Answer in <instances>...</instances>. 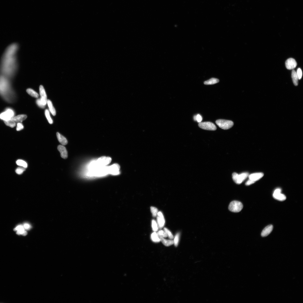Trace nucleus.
Returning <instances> with one entry per match:
<instances>
[{
	"instance_id": "1",
	"label": "nucleus",
	"mask_w": 303,
	"mask_h": 303,
	"mask_svg": "<svg viewBox=\"0 0 303 303\" xmlns=\"http://www.w3.org/2000/svg\"><path fill=\"white\" fill-rule=\"evenodd\" d=\"M18 48V44L14 43L5 50L0 64V74L9 78L15 75L18 67L16 55Z\"/></svg>"
},
{
	"instance_id": "2",
	"label": "nucleus",
	"mask_w": 303,
	"mask_h": 303,
	"mask_svg": "<svg viewBox=\"0 0 303 303\" xmlns=\"http://www.w3.org/2000/svg\"><path fill=\"white\" fill-rule=\"evenodd\" d=\"M9 78L4 75L0 74V93L2 95L3 94L5 91L4 95H6V91L10 90L11 85Z\"/></svg>"
},
{
	"instance_id": "3",
	"label": "nucleus",
	"mask_w": 303,
	"mask_h": 303,
	"mask_svg": "<svg viewBox=\"0 0 303 303\" xmlns=\"http://www.w3.org/2000/svg\"><path fill=\"white\" fill-rule=\"evenodd\" d=\"M216 123L220 128L224 130H227L231 128L234 125L232 121L223 119L218 120Z\"/></svg>"
},
{
	"instance_id": "4",
	"label": "nucleus",
	"mask_w": 303,
	"mask_h": 303,
	"mask_svg": "<svg viewBox=\"0 0 303 303\" xmlns=\"http://www.w3.org/2000/svg\"><path fill=\"white\" fill-rule=\"evenodd\" d=\"M243 208V205L242 203L237 201H233L230 204L229 209L231 212L238 213L242 211Z\"/></svg>"
},
{
	"instance_id": "5",
	"label": "nucleus",
	"mask_w": 303,
	"mask_h": 303,
	"mask_svg": "<svg viewBox=\"0 0 303 303\" xmlns=\"http://www.w3.org/2000/svg\"><path fill=\"white\" fill-rule=\"evenodd\" d=\"M247 173H243L239 174L236 173H233L232 174V178L234 182L237 184H240L249 176Z\"/></svg>"
},
{
	"instance_id": "6",
	"label": "nucleus",
	"mask_w": 303,
	"mask_h": 303,
	"mask_svg": "<svg viewBox=\"0 0 303 303\" xmlns=\"http://www.w3.org/2000/svg\"><path fill=\"white\" fill-rule=\"evenodd\" d=\"M14 112L13 110L8 109L4 112L0 114V119L4 121L10 120L14 117Z\"/></svg>"
},
{
	"instance_id": "7",
	"label": "nucleus",
	"mask_w": 303,
	"mask_h": 303,
	"mask_svg": "<svg viewBox=\"0 0 303 303\" xmlns=\"http://www.w3.org/2000/svg\"><path fill=\"white\" fill-rule=\"evenodd\" d=\"M198 126L200 128L206 130L215 131L217 129L215 124L210 122H200L198 124Z\"/></svg>"
},
{
	"instance_id": "8",
	"label": "nucleus",
	"mask_w": 303,
	"mask_h": 303,
	"mask_svg": "<svg viewBox=\"0 0 303 303\" xmlns=\"http://www.w3.org/2000/svg\"><path fill=\"white\" fill-rule=\"evenodd\" d=\"M112 159L111 157L103 156L98 158L97 163L99 166H105L110 163Z\"/></svg>"
},
{
	"instance_id": "9",
	"label": "nucleus",
	"mask_w": 303,
	"mask_h": 303,
	"mask_svg": "<svg viewBox=\"0 0 303 303\" xmlns=\"http://www.w3.org/2000/svg\"><path fill=\"white\" fill-rule=\"evenodd\" d=\"M281 191L280 189H276L274 192L273 196L276 200L283 201L286 199V197L284 194H281Z\"/></svg>"
},
{
	"instance_id": "10",
	"label": "nucleus",
	"mask_w": 303,
	"mask_h": 303,
	"mask_svg": "<svg viewBox=\"0 0 303 303\" xmlns=\"http://www.w3.org/2000/svg\"><path fill=\"white\" fill-rule=\"evenodd\" d=\"M40 94L41 97L40 98V101L42 103L44 106H46L47 103V96L45 89L42 85H40L39 87Z\"/></svg>"
},
{
	"instance_id": "11",
	"label": "nucleus",
	"mask_w": 303,
	"mask_h": 303,
	"mask_svg": "<svg viewBox=\"0 0 303 303\" xmlns=\"http://www.w3.org/2000/svg\"><path fill=\"white\" fill-rule=\"evenodd\" d=\"M120 166L118 164L115 163L109 167V173L112 174L117 175L119 174Z\"/></svg>"
},
{
	"instance_id": "12",
	"label": "nucleus",
	"mask_w": 303,
	"mask_h": 303,
	"mask_svg": "<svg viewBox=\"0 0 303 303\" xmlns=\"http://www.w3.org/2000/svg\"><path fill=\"white\" fill-rule=\"evenodd\" d=\"M297 63L294 59L289 58L285 62V66L286 68L289 70H292L296 68Z\"/></svg>"
},
{
	"instance_id": "13",
	"label": "nucleus",
	"mask_w": 303,
	"mask_h": 303,
	"mask_svg": "<svg viewBox=\"0 0 303 303\" xmlns=\"http://www.w3.org/2000/svg\"><path fill=\"white\" fill-rule=\"evenodd\" d=\"M158 217L157 218V224L158 228L161 229L164 227L165 223V219L162 213L161 212H158Z\"/></svg>"
},
{
	"instance_id": "14",
	"label": "nucleus",
	"mask_w": 303,
	"mask_h": 303,
	"mask_svg": "<svg viewBox=\"0 0 303 303\" xmlns=\"http://www.w3.org/2000/svg\"><path fill=\"white\" fill-rule=\"evenodd\" d=\"M101 167L98 168L96 170V175L99 176H102L109 173V167H106L105 166Z\"/></svg>"
},
{
	"instance_id": "15",
	"label": "nucleus",
	"mask_w": 303,
	"mask_h": 303,
	"mask_svg": "<svg viewBox=\"0 0 303 303\" xmlns=\"http://www.w3.org/2000/svg\"><path fill=\"white\" fill-rule=\"evenodd\" d=\"M58 149L61 153L62 158L66 159L68 158V153L66 148L63 145H59L58 146Z\"/></svg>"
},
{
	"instance_id": "16",
	"label": "nucleus",
	"mask_w": 303,
	"mask_h": 303,
	"mask_svg": "<svg viewBox=\"0 0 303 303\" xmlns=\"http://www.w3.org/2000/svg\"><path fill=\"white\" fill-rule=\"evenodd\" d=\"M264 174L262 173H256L252 174L249 175V179L250 180L254 181L255 182L256 181L259 180L264 176Z\"/></svg>"
},
{
	"instance_id": "17",
	"label": "nucleus",
	"mask_w": 303,
	"mask_h": 303,
	"mask_svg": "<svg viewBox=\"0 0 303 303\" xmlns=\"http://www.w3.org/2000/svg\"><path fill=\"white\" fill-rule=\"evenodd\" d=\"M273 229V226L272 225H270L266 227L262 230L261 233V236L263 237L267 236L271 233Z\"/></svg>"
},
{
	"instance_id": "18",
	"label": "nucleus",
	"mask_w": 303,
	"mask_h": 303,
	"mask_svg": "<svg viewBox=\"0 0 303 303\" xmlns=\"http://www.w3.org/2000/svg\"><path fill=\"white\" fill-rule=\"evenodd\" d=\"M27 116L25 115H20L17 116L13 117L11 119L16 123H22L23 121L26 120Z\"/></svg>"
},
{
	"instance_id": "19",
	"label": "nucleus",
	"mask_w": 303,
	"mask_h": 303,
	"mask_svg": "<svg viewBox=\"0 0 303 303\" xmlns=\"http://www.w3.org/2000/svg\"><path fill=\"white\" fill-rule=\"evenodd\" d=\"M57 136L58 140L63 145H66L68 144V141L66 138L59 133H57Z\"/></svg>"
},
{
	"instance_id": "20",
	"label": "nucleus",
	"mask_w": 303,
	"mask_h": 303,
	"mask_svg": "<svg viewBox=\"0 0 303 303\" xmlns=\"http://www.w3.org/2000/svg\"><path fill=\"white\" fill-rule=\"evenodd\" d=\"M159 238L163 244L166 246H169L173 244V241L172 240H166L162 237H159Z\"/></svg>"
},
{
	"instance_id": "21",
	"label": "nucleus",
	"mask_w": 303,
	"mask_h": 303,
	"mask_svg": "<svg viewBox=\"0 0 303 303\" xmlns=\"http://www.w3.org/2000/svg\"><path fill=\"white\" fill-rule=\"evenodd\" d=\"M292 78L294 85L296 86L298 85L299 79L296 72L294 70H293L292 71Z\"/></svg>"
},
{
	"instance_id": "22",
	"label": "nucleus",
	"mask_w": 303,
	"mask_h": 303,
	"mask_svg": "<svg viewBox=\"0 0 303 303\" xmlns=\"http://www.w3.org/2000/svg\"><path fill=\"white\" fill-rule=\"evenodd\" d=\"M47 103L48 106L49 108V110L52 113V114L54 116H55L56 114V111L54 107H53L52 103V102L49 100H48L47 101Z\"/></svg>"
},
{
	"instance_id": "23",
	"label": "nucleus",
	"mask_w": 303,
	"mask_h": 303,
	"mask_svg": "<svg viewBox=\"0 0 303 303\" xmlns=\"http://www.w3.org/2000/svg\"><path fill=\"white\" fill-rule=\"evenodd\" d=\"M219 82V80L217 78H211L209 79V80L206 81L204 83L205 85H212L215 84Z\"/></svg>"
},
{
	"instance_id": "24",
	"label": "nucleus",
	"mask_w": 303,
	"mask_h": 303,
	"mask_svg": "<svg viewBox=\"0 0 303 303\" xmlns=\"http://www.w3.org/2000/svg\"><path fill=\"white\" fill-rule=\"evenodd\" d=\"M27 93L32 97L37 98L39 97V95L34 90L31 88H28L26 90Z\"/></svg>"
},
{
	"instance_id": "25",
	"label": "nucleus",
	"mask_w": 303,
	"mask_h": 303,
	"mask_svg": "<svg viewBox=\"0 0 303 303\" xmlns=\"http://www.w3.org/2000/svg\"><path fill=\"white\" fill-rule=\"evenodd\" d=\"M151 238L152 240L154 242H158L161 241L159 237L156 232H154L152 233Z\"/></svg>"
},
{
	"instance_id": "26",
	"label": "nucleus",
	"mask_w": 303,
	"mask_h": 303,
	"mask_svg": "<svg viewBox=\"0 0 303 303\" xmlns=\"http://www.w3.org/2000/svg\"><path fill=\"white\" fill-rule=\"evenodd\" d=\"M4 122L5 125L7 126L12 127V128L15 127L16 124V123L12 120L11 119L8 121H4Z\"/></svg>"
},
{
	"instance_id": "27",
	"label": "nucleus",
	"mask_w": 303,
	"mask_h": 303,
	"mask_svg": "<svg viewBox=\"0 0 303 303\" xmlns=\"http://www.w3.org/2000/svg\"><path fill=\"white\" fill-rule=\"evenodd\" d=\"M17 164L20 166L24 167L25 168L27 167V164L26 162L22 160H18L16 161Z\"/></svg>"
},
{
	"instance_id": "28",
	"label": "nucleus",
	"mask_w": 303,
	"mask_h": 303,
	"mask_svg": "<svg viewBox=\"0 0 303 303\" xmlns=\"http://www.w3.org/2000/svg\"><path fill=\"white\" fill-rule=\"evenodd\" d=\"M152 230L154 232L158 231V226L156 221L154 220H152Z\"/></svg>"
},
{
	"instance_id": "29",
	"label": "nucleus",
	"mask_w": 303,
	"mask_h": 303,
	"mask_svg": "<svg viewBox=\"0 0 303 303\" xmlns=\"http://www.w3.org/2000/svg\"><path fill=\"white\" fill-rule=\"evenodd\" d=\"M45 114L46 117L50 124H52L53 123V121L51 117L49 112L48 109H46L45 110Z\"/></svg>"
},
{
	"instance_id": "30",
	"label": "nucleus",
	"mask_w": 303,
	"mask_h": 303,
	"mask_svg": "<svg viewBox=\"0 0 303 303\" xmlns=\"http://www.w3.org/2000/svg\"><path fill=\"white\" fill-rule=\"evenodd\" d=\"M180 237V233H178L175 235L173 240V244L175 246L177 247L178 245Z\"/></svg>"
},
{
	"instance_id": "31",
	"label": "nucleus",
	"mask_w": 303,
	"mask_h": 303,
	"mask_svg": "<svg viewBox=\"0 0 303 303\" xmlns=\"http://www.w3.org/2000/svg\"><path fill=\"white\" fill-rule=\"evenodd\" d=\"M150 210L152 214L153 217H156L157 215L158 210L157 208L154 207V206H151L150 207Z\"/></svg>"
},
{
	"instance_id": "32",
	"label": "nucleus",
	"mask_w": 303,
	"mask_h": 303,
	"mask_svg": "<svg viewBox=\"0 0 303 303\" xmlns=\"http://www.w3.org/2000/svg\"><path fill=\"white\" fill-rule=\"evenodd\" d=\"M164 230L165 231L166 233H167V236L169 237L170 239L172 240L173 238L174 237L172 233L168 229L166 228H165L164 229Z\"/></svg>"
},
{
	"instance_id": "33",
	"label": "nucleus",
	"mask_w": 303,
	"mask_h": 303,
	"mask_svg": "<svg viewBox=\"0 0 303 303\" xmlns=\"http://www.w3.org/2000/svg\"><path fill=\"white\" fill-rule=\"evenodd\" d=\"M158 236L162 237L165 238L167 237V235L164 230H162L158 231L157 233Z\"/></svg>"
},
{
	"instance_id": "34",
	"label": "nucleus",
	"mask_w": 303,
	"mask_h": 303,
	"mask_svg": "<svg viewBox=\"0 0 303 303\" xmlns=\"http://www.w3.org/2000/svg\"><path fill=\"white\" fill-rule=\"evenodd\" d=\"M25 170V168L24 167H19L16 170L15 172L18 174L20 175L22 174Z\"/></svg>"
},
{
	"instance_id": "35",
	"label": "nucleus",
	"mask_w": 303,
	"mask_h": 303,
	"mask_svg": "<svg viewBox=\"0 0 303 303\" xmlns=\"http://www.w3.org/2000/svg\"><path fill=\"white\" fill-rule=\"evenodd\" d=\"M194 121H197L198 122L200 123L201 122L202 120V118L201 115L199 114H198L197 115L194 116Z\"/></svg>"
},
{
	"instance_id": "36",
	"label": "nucleus",
	"mask_w": 303,
	"mask_h": 303,
	"mask_svg": "<svg viewBox=\"0 0 303 303\" xmlns=\"http://www.w3.org/2000/svg\"><path fill=\"white\" fill-rule=\"evenodd\" d=\"M24 128V125L22 123H18L17 124L16 130L17 131H20L23 130Z\"/></svg>"
},
{
	"instance_id": "37",
	"label": "nucleus",
	"mask_w": 303,
	"mask_h": 303,
	"mask_svg": "<svg viewBox=\"0 0 303 303\" xmlns=\"http://www.w3.org/2000/svg\"><path fill=\"white\" fill-rule=\"evenodd\" d=\"M296 73L298 75L299 80H300L302 78V72L301 69L300 68H298L297 70Z\"/></svg>"
},
{
	"instance_id": "38",
	"label": "nucleus",
	"mask_w": 303,
	"mask_h": 303,
	"mask_svg": "<svg viewBox=\"0 0 303 303\" xmlns=\"http://www.w3.org/2000/svg\"><path fill=\"white\" fill-rule=\"evenodd\" d=\"M36 103L40 108H44L45 107V106L43 105L41 101H40V99H38L36 100Z\"/></svg>"
},
{
	"instance_id": "39",
	"label": "nucleus",
	"mask_w": 303,
	"mask_h": 303,
	"mask_svg": "<svg viewBox=\"0 0 303 303\" xmlns=\"http://www.w3.org/2000/svg\"><path fill=\"white\" fill-rule=\"evenodd\" d=\"M24 229V226L19 225L14 229V230L15 231H18Z\"/></svg>"
},
{
	"instance_id": "40",
	"label": "nucleus",
	"mask_w": 303,
	"mask_h": 303,
	"mask_svg": "<svg viewBox=\"0 0 303 303\" xmlns=\"http://www.w3.org/2000/svg\"><path fill=\"white\" fill-rule=\"evenodd\" d=\"M24 229L26 230H29L31 227V226L27 223H25L24 225Z\"/></svg>"
},
{
	"instance_id": "41",
	"label": "nucleus",
	"mask_w": 303,
	"mask_h": 303,
	"mask_svg": "<svg viewBox=\"0 0 303 303\" xmlns=\"http://www.w3.org/2000/svg\"><path fill=\"white\" fill-rule=\"evenodd\" d=\"M255 182L254 181L251 180L250 179H249L248 181H247L245 183V184L246 186H249V185L254 184Z\"/></svg>"
}]
</instances>
